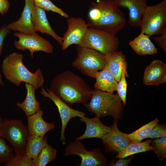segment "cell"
Wrapping results in <instances>:
<instances>
[{"label": "cell", "mask_w": 166, "mask_h": 166, "mask_svg": "<svg viewBox=\"0 0 166 166\" xmlns=\"http://www.w3.org/2000/svg\"><path fill=\"white\" fill-rule=\"evenodd\" d=\"M6 166H35L32 159L25 155L14 157Z\"/></svg>", "instance_id": "cell-32"}, {"label": "cell", "mask_w": 166, "mask_h": 166, "mask_svg": "<svg viewBox=\"0 0 166 166\" xmlns=\"http://www.w3.org/2000/svg\"><path fill=\"white\" fill-rule=\"evenodd\" d=\"M40 93L44 97L51 99L57 107L61 119V127L60 132V140L63 144H65V131L67 124L73 117L85 116V113L81 111L74 109L70 107L59 97L53 93L47 88L46 90L41 87Z\"/></svg>", "instance_id": "cell-11"}, {"label": "cell", "mask_w": 166, "mask_h": 166, "mask_svg": "<svg viewBox=\"0 0 166 166\" xmlns=\"http://www.w3.org/2000/svg\"><path fill=\"white\" fill-rule=\"evenodd\" d=\"M166 82V65L159 60L152 61L145 69L143 82L147 85L158 86Z\"/></svg>", "instance_id": "cell-16"}, {"label": "cell", "mask_w": 166, "mask_h": 166, "mask_svg": "<svg viewBox=\"0 0 166 166\" xmlns=\"http://www.w3.org/2000/svg\"><path fill=\"white\" fill-rule=\"evenodd\" d=\"M160 36L153 37V40L158 44L159 46L166 52V27L163 30Z\"/></svg>", "instance_id": "cell-34"}, {"label": "cell", "mask_w": 166, "mask_h": 166, "mask_svg": "<svg viewBox=\"0 0 166 166\" xmlns=\"http://www.w3.org/2000/svg\"><path fill=\"white\" fill-rule=\"evenodd\" d=\"M89 28L116 34L126 24L123 13L114 0H95L91 2L87 15Z\"/></svg>", "instance_id": "cell-2"}, {"label": "cell", "mask_w": 166, "mask_h": 166, "mask_svg": "<svg viewBox=\"0 0 166 166\" xmlns=\"http://www.w3.org/2000/svg\"><path fill=\"white\" fill-rule=\"evenodd\" d=\"M25 85L27 91L26 98L22 102H17L16 105L23 111L27 117L41 109V107L40 103L37 101L35 97L36 89L29 84L26 83Z\"/></svg>", "instance_id": "cell-23"}, {"label": "cell", "mask_w": 166, "mask_h": 166, "mask_svg": "<svg viewBox=\"0 0 166 166\" xmlns=\"http://www.w3.org/2000/svg\"><path fill=\"white\" fill-rule=\"evenodd\" d=\"M48 144L46 136L30 135L25 155L33 160L36 158L41 151Z\"/></svg>", "instance_id": "cell-24"}, {"label": "cell", "mask_w": 166, "mask_h": 166, "mask_svg": "<svg viewBox=\"0 0 166 166\" xmlns=\"http://www.w3.org/2000/svg\"><path fill=\"white\" fill-rule=\"evenodd\" d=\"M3 120L2 118L0 116V132H1V129L2 126L3 124Z\"/></svg>", "instance_id": "cell-39"}, {"label": "cell", "mask_w": 166, "mask_h": 166, "mask_svg": "<svg viewBox=\"0 0 166 166\" xmlns=\"http://www.w3.org/2000/svg\"><path fill=\"white\" fill-rule=\"evenodd\" d=\"M45 11L35 6L32 14V23L37 31L50 35L61 45L63 38L58 35L51 27Z\"/></svg>", "instance_id": "cell-18"}, {"label": "cell", "mask_w": 166, "mask_h": 166, "mask_svg": "<svg viewBox=\"0 0 166 166\" xmlns=\"http://www.w3.org/2000/svg\"><path fill=\"white\" fill-rule=\"evenodd\" d=\"M23 56L17 52H13L6 57L2 61V72L7 80L18 86L22 82L30 84L36 89L42 87L45 80L40 69L31 73L23 63Z\"/></svg>", "instance_id": "cell-3"}, {"label": "cell", "mask_w": 166, "mask_h": 166, "mask_svg": "<svg viewBox=\"0 0 166 166\" xmlns=\"http://www.w3.org/2000/svg\"><path fill=\"white\" fill-rule=\"evenodd\" d=\"M57 150L48 144L40 152L36 158L33 160L35 166H45L55 159Z\"/></svg>", "instance_id": "cell-26"}, {"label": "cell", "mask_w": 166, "mask_h": 166, "mask_svg": "<svg viewBox=\"0 0 166 166\" xmlns=\"http://www.w3.org/2000/svg\"><path fill=\"white\" fill-rule=\"evenodd\" d=\"M151 142V140L149 139L143 142H131L115 157L124 158L135 154L153 150L150 145Z\"/></svg>", "instance_id": "cell-25"}, {"label": "cell", "mask_w": 166, "mask_h": 166, "mask_svg": "<svg viewBox=\"0 0 166 166\" xmlns=\"http://www.w3.org/2000/svg\"><path fill=\"white\" fill-rule=\"evenodd\" d=\"M35 6L45 10L52 11L56 13L67 18L69 15L61 9L55 6L50 0H34Z\"/></svg>", "instance_id": "cell-30"}, {"label": "cell", "mask_w": 166, "mask_h": 166, "mask_svg": "<svg viewBox=\"0 0 166 166\" xmlns=\"http://www.w3.org/2000/svg\"><path fill=\"white\" fill-rule=\"evenodd\" d=\"M119 8L128 10V22L132 27L140 26L142 15L147 5V0H114Z\"/></svg>", "instance_id": "cell-15"}, {"label": "cell", "mask_w": 166, "mask_h": 166, "mask_svg": "<svg viewBox=\"0 0 166 166\" xmlns=\"http://www.w3.org/2000/svg\"><path fill=\"white\" fill-rule=\"evenodd\" d=\"M66 21L68 28L62 37V50L73 44L79 45L88 28L85 21L81 18L69 17Z\"/></svg>", "instance_id": "cell-12"}, {"label": "cell", "mask_w": 166, "mask_h": 166, "mask_svg": "<svg viewBox=\"0 0 166 166\" xmlns=\"http://www.w3.org/2000/svg\"><path fill=\"white\" fill-rule=\"evenodd\" d=\"M2 76L1 73V69L0 66V85L4 86V84L2 78Z\"/></svg>", "instance_id": "cell-38"}, {"label": "cell", "mask_w": 166, "mask_h": 166, "mask_svg": "<svg viewBox=\"0 0 166 166\" xmlns=\"http://www.w3.org/2000/svg\"><path fill=\"white\" fill-rule=\"evenodd\" d=\"M25 5L19 19L8 24L6 26L10 30L18 31L25 34H32L37 32L31 20L34 3V0H25Z\"/></svg>", "instance_id": "cell-14"}, {"label": "cell", "mask_w": 166, "mask_h": 166, "mask_svg": "<svg viewBox=\"0 0 166 166\" xmlns=\"http://www.w3.org/2000/svg\"><path fill=\"white\" fill-rule=\"evenodd\" d=\"M14 157L12 148L7 144L4 138L0 136V163L6 164Z\"/></svg>", "instance_id": "cell-28"}, {"label": "cell", "mask_w": 166, "mask_h": 166, "mask_svg": "<svg viewBox=\"0 0 166 166\" xmlns=\"http://www.w3.org/2000/svg\"><path fill=\"white\" fill-rule=\"evenodd\" d=\"M115 35L104 30L88 27L78 45L95 49L107 56L118 49L119 42Z\"/></svg>", "instance_id": "cell-6"}, {"label": "cell", "mask_w": 166, "mask_h": 166, "mask_svg": "<svg viewBox=\"0 0 166 166\" xmlns=\"http://www.w3.org/2000/svg\"><path fill=\"white\" fill-rule=\"evenodd\" d=\"M151 146L154 150L160 161L166 157V138H154L152 140Z\"/></svg>", "instance_id": "cell-29"}, {"label": "cell", "mask_w": 166, "mask_h": 166, "mask_svg": "<svg viewBox=\"0 0 166 166\" xmlns=\"http://www.w3.org/2000/svg\"><path fill=\"white\" fill-rule=\"evenodd\" d=\"M140 33L152 35L160 34L166 27V0L145 8L140 24Z\"/></svg>", "instance_id": "cell-8"}, {"label": "cell", "mask_w": 166, "mask_h": 166, "mask_svg": "<svg viewBox=\"0 0 166 166\" xmlns=\"http://www.w3.org/2000/svg\"><path fill=\"white\" fill-rule=\"evenodd\" d=\"M49 89L68 105L87 103L93 90L83 78L68 70L55 76Z\"/></svg>", "instance_id": "cell-1"}, {"label": "cell", "mask_w": 166, "mask_h": 166, "mask_svg": "<svg viewBox=\"0 0 166 166\" xmlns=\"http://www.w3.org/2000/svg\"><path fill=\"white\" fill-rule=\"evenodd\" d=\"M107 56L105 67L109 70L118 82L121 77L124 66L127 65L126 56L121 51L117 50Z\"/></svg>", "instance_id": "cell-22"}, {"label": "cell", "mask_w": 166, "mask_h": 166, "mask_svg": "<svg viewBox=\"0 0 166 166\" xmlns=\"http://www.w3.org/2000/svg\"><path fill=\"white\" fill-rule=\"evenodd\" d=\"M10 31V30L7 28L6 25L0 27V56L2 51L4 39Z\"/></svg>", "instance_id": "cell-35"}, {"label": "cell", "mask_w": 166, "mask_h": 166, "mask_svg": "<svg viewBox=\"0 0 166 166\" xmlns=\"http://www.w3.org/2000/svg\"><path fill=\"white\" fill-rule=\"evenodd\" d=\"M13 35L18 38L14 42L15 48L22 51L28 49L32 58H34V53L36 51H41L48 54L53 53L54 48L50 42L36 33L26 34L18 32L14 33Z\"/></svg>", "instance_id": "cell-10"}, {"label": "cell", "mask_w": 166, "mask_h": 166, "mask_svg": "<svg viewBox=\"0 0 166 166\" xmlns=\"http://www.w3.org/2000/svg\"><path fill=\"white\" fill-rule=\"evenodd\" d=\"M10 4L8 0H0V14L2 15L8 11Z\"/></svg>", "instance_id": "cell-37"}, {"label": "cell", "mask_w": 166, "mask_h": 166, "mask_svg": "<svg viewBox=\"0 0 166 166\" xmlns=\"http://www.w3.org/2000/svg\"><path fill=\"white\" fill-rule=\"evenodd\" d=\"M111 131L102 139L105 146V152L119 153L131 142L127 134L121 132L118 128L117 121L114 120L111 126Z\"/></svg>", "instance_id": "cell-13"}, {"label": "cell", "mask_w": 166, "mask_h": 166, "mask_svg": "<svg viewBox=\"0 0 166 166\" xmlns=\"http://www.w3.org/2000/svg\"><path fill=\"white\" fill-rule=\"evenodd\" d=\"M30 134L21 119L3 120L0 136L6 138L13 147L15 156L25 155Z\"/></svg>", "instance_id": "cell-7"}, {"label": "cell", "mask_w": 166, "mask_h": 166, "mask_svg": "<svg viewBox=\"0 0 166 166\" xmlns=\"http://www.w3.org/2000/svg\"><path fill=\"white\" fill-rule=\"evenodd\" d=\"M120 159L117 160L115 163L112 162L109 166H127L131 162L132 158V157H130L128 159H123V158H119Z\"/></svg>", "instance_id": "cell-36"}, {"label": "cell", "mask_w": 166, "mask_h": 166, "mask_svg": "<svg viewBox=\"0 0 166 166\" xmlns=\"http://www.w3.org/2000/svg\"><path fill=\"white\" fill-rule=\"evenodd\" d=\"M64 155L67 156L75 155L81 158L79 166H104L107 165V159L101 149L97 148L88 151L80 140L71 142L65 149Z\"/></svg>", "instance_id": "cell-9"}, {"label": "cell", "mask_w": 166, "mask_h": 166, "mask_svg": "<svg viewBox=\"0 0 166 166\" xmlns=\"http://www.w3.org/2000/svg\"><path fill=\"white\" fill-rule=\"evenodd\" d=\"M77 55L72 63L83 74L94 78L96 73L106 66L107 56L95 49L78 45Z\"/></svg>", "instance_id": "cell-5"}, {"label": "cell", "mask_w": 166, "mask_h": 166, "mask_svg": "<svg viewBox=\"0 0 166 166\" xmlns=\"http://www.w3.org/2000/svg\"><path fill=\"white\" fill-rule=\"evenodd\" d=\"M94 78L96 79L94 89L111 93L117 91L118 82L112 73L105 67L101 71H98Z\"/></svg>", "instance_id": "cell-21"}, {"label": "cell", "mask_w": 166, "mask_h": 166, "mask_svg": "<svg viewBox=\"0 0 166 166\" xmlns=\"http://www.w3.org/2000/svg\"><path fill=\"white\" fill-rule=\"evenodd\" d=\"M90 100L83 104L91 113L99 118L111 116L117 121L121 118L124 104L117 93L94 89Z\"/></svg>", "instance_id": "cell-4"}, {"label": "cell", "mask_w": 166, "mask_h": 166, "mask_svg": "<svg viewBox=\"0 0 166 166\" xmlns=\"http://www.w3.org/2000/svg\"><path fill=\"white\" fill-rule=\"evenodd\" d=\"M43 111L38 110L34 114L27 117L28 129L30 135H35L44 136L49 131L55 128L53 122H47L43 119Z\"/></svg>", "instance_id": "cell-19"}, {"label": "cell", "mask_w": 166, "mask_h": 166, "mask_svg": "<svg viewBox=\"0 0 166 166\" xmlns=\"http://www.w3.org/2000/svg\"><path fill=\"white\" fill-rule=\"evenodd\" d=\"M127 66V65H124L123 67L121 79L118 82L117 91V93L122 101L124 105L126 103L127 86L125 78Z\"/></svg>", "instance_id": "cell-31"}, {"label": "cell", "mask_w": 166, "mask_h": 166, "mask_svg": "<svg viewBox=\"0 0 166 166\" xmlns=\"http://www.w3.org/2000/svg\"><path fill=\"white\" fill-rule=\"evenodd\" d=\"M100 118L97 116L91 118L85 116L80 118V121L86 124V129L84 134L75 138V140H80L90 138H97L102 139L111 131V127L103 124Z\"/></svg>", "instance_id": "cell-17"}, {"label": "cell", "mask_w": 166, "mask_h": 166, "mask_svg": "<svg viewBox=\"0 0 166 166\" xmlns=\"http://www.w3.org/2000/svg\"><path fill=\"white\" fill-rule=\"evenodd\" d=\"M159 120L157 118L142 126L134 132L127 134L131 142H138L147 138L154 126L158 123Z\"/></svg>", "instance_id": "cell-27"}, {"label": "cell", "mask_w": 166, "mask_h": 166, "mask_svg": "<svg viewBox=\"0 0 166 166\" xmlns=\"http://www.w3.org/2000/svg\"><path fill=\"white\" fill-rule=\"evenodd\" d=\"M150 36L140 33L133 40L130 41L129 45L138 55H153L157 52V49L152 42Z\"/></svg>", "instance_id": "cell-20"}, {"label": "cell", "mask_w": 166, "mask_h": 166, "mask_svg": "<svg viewBox=\"0 0 166 166\" xmlns=\"http://www.w3.org/2000/svg\"><path fill=\"white\" fill-rule=\"evenodd\" d=\"M166 136L165 125L157 124L152 129L147 138H160Z\"/></svg>", "instance_id": "cell-33"}]
</instances>
